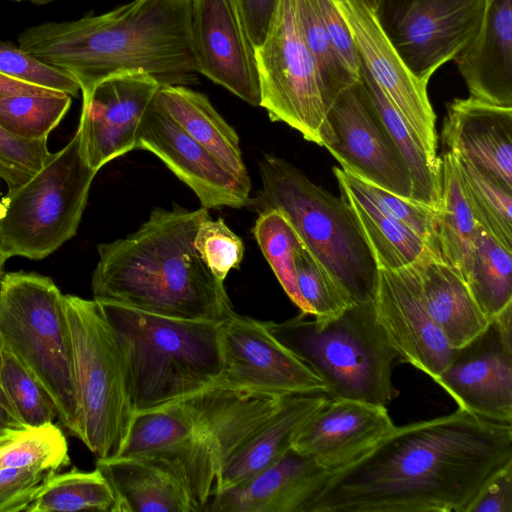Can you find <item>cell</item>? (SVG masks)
<instances>
[{
    "instance_id": "b9f144b4",
    "label": "cell",
    "mask_w": 512,
    "mask_h": 512,
    "mask_svg": "<svg viewBox=\"0 0 512 512\" xmlns=\"http://www.w3.org/2000/svg\"><path fill=\"white\" fill-rule=\"evenodd\" d=\"M0 72L72 97H77L81 92L78 82L67 73L43 63L20 46L1 40Z\"/></svg>"
},
{
    "instance_id": "7a4b0ae2",
    "label": "cell",
    "mask_w": 512,
    "mask_h": 512,
    "mask_svg": "<svg viewBox=\"0 0 512 512\" xmlns=\"http://www.w3.org/2000/svg\"><path fill=\"white\" fill-rule=\"evenodd\" d=\"M18 43L73 77L81 92L121 73H145L160 86L196 84L199 75L191 0H132L103 14L28 27Z\"/></svg>"
},
{
    "instance_id": "7c38bea8",
    "label": "cell",
    "mask_w": 512,
    "mask_h": 512,
    "mask_svg": "<svg viewBox=\"0 0 512 512\" xmlns=\"http://www.w3.org/2000/svg\"><path fill=\"white\" fill-rule=\"evenodd\" d=\"M487 0H378L375 17L398 55L428 84L476 35Z\"/></svg>"
},
{
    "instance_id": "ffe728a7",
    "label": "cell",
    "mask_w": 512,
    "mask_h": 512,
    "mask_svg": "<svg viewBox=\"0 0 512 512\" xmlns=\"http://www.w3.org/2000/svg\"><path fill=\"white\" fill-rule=\"evenodd\" d=\"M136 149L156 155L206 209L249 204L251 185L239 180L205 147L153 103L146 111Z\"/></svg>"
},
{
    "instance_id": "f35d334b",
    "label": "cell",
    "mask_w": 512,
    "mask_h": 512,
    "mask_svg": "<svg viewBox=\"0 0 512 512\" xmlns=\"http://www.w3.org/2000/svg\"><path fill=\"white\" fill-rule=\"evenodd\" d=\"M295 274L299 293L307 304L310 315L315 318L337 316L349 306L356 304L303 242L296 250Z\"/></svg>"
},
{
    "instance_id": "bcb514c9",
    "label": "cell",
    "mask_w": 512,
    "mask_h": 512,
    "mask_svg": "<svg viewBox=\"0 0 512 512\" xmlns=\"http://www.w3.org/2000/svg\"><path fill=\"white\" fill-rule=\"evenodd\" d=\"M466 512H512V461L484 482Z\"/></svg>"
},
{
    "instance_id": "44dd1931",
    "label": "cell",
    "mask_w": 512,
    "mask_h": 512,
    "mask_svg": "<svg viewBox=\"0 0 512 512\" xmlns=\"http://www.w3.org/2000/svg\"><path fill=\"white\" fill-rule=\"evenodd\" d=\"M394 427L385 406L330 399L300 429L292 448L333 472L365 455Z\"/></svg>"
},
{
    "instance_id": "52a82bcc",
    "label": "cell",
    "mask_w": 512,
    "mask_h": 512,
    "mask_svg": "<svg viewBox=\"0 0 512 512\" xmlns=\"http://www.w3.org/2000/svg\"><path fill=\"white\" fill-rule=\"evenodd\" d=\"M0 343L51 396L57 419L82 438L64 295L53 280L34 272H9L0 296Z\"/></svg>"
},
{
    "instance_id": "9a60e30c",
    "label": "cell",
    "mask_w": 512,
    "mask_h": 512,
    "mask_svg": "<svg viewBox=\"0 0 512 512\" xmlns=\"http://www.w3.org/2000/svg\"><path fill=\"white\" fill-rule=\"evenodd\" d=\"M223 371L217 383L280 397L325 393L321 379L278 342L264 321L233 313L220 323Z\"/></svg>"
},
{
    "instance_id": "f1b7e54d",
    "label": "cell",
    "mask_w": 512,
    "mask_h": 512,
    "mask_svg": "<svg viewBox=\"0 0 512 512\" xmlns=\"http://www.w3.org/2000/svg\"><path fill=\"white\" fill-rule=\"evenodd\" d=\"M333 173L378 269L397 270L416 263L425 255H433L419 234L378 209L351 183L342 168L333 167Z\"/></svg>"
},
{
    "instance_id": "30bf717a",
    "label": "cell",
    "mask_w": 512,
    "mask_h": 512,
    "mask_svg": "<svg viewBox=\"0 0 512 512\" xmlns=\"http://www.w3.org/2000/svg\"><path fill=\"white\" fill-rule=\"evenodd\" d=\"M98 171L85 161L79 133L41 169L0 200V235L7 259L41 260L77 233Z\"/></svg>"
},
{
    "instance_id": "db71d44e",
    "label": "cell",
    "mask_w": 512,
    "mask_h": 512,
    "mask_svg": "<svg viewBox=\"0 0 512 512\" xmlns=\"http://www.w3.org/2000/svg\"><path fill=\"white\" fill-rule=\"evenodd\" d=\"M4 274H5V272L3 274H0V296H1V291H2V284H3Z\"/></svg>"
},
{
    "instance_id": "681fc988",
    "label": "cell",
    "mask_w": 512,
    "mask_h": 512,
    "mask_svg": "<svg viewBox=\"0 0 512 512\" xmlns=\"http://www.w3.org/2000/svg\"><path fill=\"white\" fill-rule=\"evenodd\" d=\"M24 426L16 417L1 385H0V434L7 430Z\"/></svg>"
},
{
    "instance_id": "f907efd6",
    "label": "cell",
    "mask_w": 512,
    "mask_h": 512,
    "mask_svg": "<svg viewBox=\"0 0 512 512\" xmlns=\"http://www.w3.org/2000/svg\"><path fill=\"white\" fill-rule=\"evenodd\" d=\"M6 260H7V258L5 257V255L3 253L2 240H1V235H0V274L4 273L3 266H4V263Z\"/></svg>"
},
{
    "instance_id": "5bb4252c",
    "label": "cell",
    "mask_w": 512,
    "mask_h": 512,
    "mask_svg": "<svg viewBox=\"0 0 512 512\" xmlns=\"http://www.w3.org/2000/svg\"><path fill=\"white\" fill-rule=\"evenodd\" d=\"M477 417L512 424V304L455 354L435 380Z\"/></svg>"
},
{
    "instance_id": "60d3db41",
    "label": "cell",
    "mask_w": 512,
    "mask_h": 512,
    "mask_svg": "<svg viewBox=\"0 0 512 512\" xmlns=\"http://www.w3.org/2000/svg\"><path fill=\"white\" fill-rule=\"evenodd\" d=\"M194 246L210 272L224 281L232 269H238L244 255V244L222 218L210 215L199 224Z\"/></svg>"
},
{
    "instance_id": "1f68e13d",
    "label": "cell",
    "mask_w": 512,
    "mask_h": 512,
    "mask_svg": "<svg viewBox=\"0 0 512 512\" xmlns=\"http://www.w3.org/2000/svg\"><path fill=\"white\" fill-rule=\"evenodd\" d=\"M118 512L115 492L99 468L53 473L38 488L25 512Z\"/></svg>"
},
{
    "instance_id": "7402d4cb",
    "label": "cell",
    "mask_w": 512,
    "mask_h": 512,
    "mask_svg": "<svg viewBox=\"0 0 512 512\" xmlns=\"http://www.w3.org/2000/svg\"><path fill=\"white\" fill-rule=\"evenodd\" d=\"M331 473L291 448L247 481L213 494L204 511L304 512Z\"/></svg>"
},
{
    "instance_id": "83f0119b",
    "label": "cell",
    "mask_w": 512,
    "mask_h": 512,
    "mask_svg": "<svg viewBox=\"0 0 512 512\" xmlns=\"http://www.w3.org/2000/svg\"><path fill=\"white\" fill-rule=\"evenodd\" d=\"M154 105L205 147L239 180L251 185L239 137L206 95L184 85H166L159 88Z\"/></svg>"
},
{
    "instance_id": "ee69618b",
    "label": "cell",
    "mask_w": 512,
    "mask_h": 512,
    "mask_svg": "<svg viewBox=\"0 0 512 512\" xmlns=\"http://www.w3.org/2000/svg\"><path fill=\"white\" fill-rule=\"evenodd\" d=\"M53 473L42 469L0 470V512L25 511L39 486Z\"/></svg>"
},
{
    "instance_id": "3957f363",
    "label": "cell",
    "mask_w": 512,
    "mask_h": 512,
    "mask_svg": "<svg viewBox=\"0 0 512 512\" xmlns=\"http://www.w3.org/2000/svg\"><path fill=\"white\" fill-rule=\"evenodd\" d=\"M208 209L155 208L139 229L97 246L95 300L145 312L221 323L235 311L224 287L204 264L194 237Z\"/></svg>"
},
{
    "instance_id": "f5cc1de1",
    "label": "cell",
    "mask_w": 512,
    "mask_h": 512,
    "mask_svg": "<svg viewBox=\"0 0 512 512\" xmlns=\"http://www.w3.org/2000/svg\"><path fill=\"white\" fill-rule=\"evenodd\" d=\"M359 1H361L363 4H365L373 12L378 3V0H359Z\"/></svg>"
},
{
    "instance_id": "603a6c76",
    "label": "cell",
    "mask_w": 512,
    "mask_h": 512,
    "mask_svg": "<svg viewBox=\"0 0 512 512\" xmlns=\"http://www.w3.org/2000/svg\"><path fill=\"white\" fill-rule=\"evenodd\" d=\"M445 150L471 162L512 191V107L454 99L442 129Z\"/></svg>"
},
{
    "instance_id": "ab89813d",
    "label": "cell",
    "mask_w": 512,
    "mask_h": 512,
    "mask_svg": "<svg viewBox=\"0 0 512 512\" xmlns=\"http://www.w3.org/2000/svg\"><path fill=\"white\" fill-rule=\"evenodd\" d=\"M344 171L351 183L378 209L419 234L427 242L433 255L438 258L436 246L437 210L423 203L395 195L357 178L346 170Z\"/></svg>"
},
{
    "instance_id": "f546056e",
    "label": "cell",
    "mask_w": 512,
    "mask_h": 512,
    "mask_svg": "<svg viewBox=\"0 0 512 512\" xmlns=\"http://www.w3.org/2000/svg\"><path fill=\"white\" fill-rule=\"evenodd\" d=\"M441 197L436 216L438 258L465 277L480 225L465 195L456 154L442 157Z\"/></svg>"
},
{
    "instance_id": "277c9868",
    "label": "cell",
    "mask_w": 512,
    "mask_h": 512,
    "mask_svg": "<svg viewBox=\"0 0 512 512\" xmlns=\"http://www.w3.org/2000/svg\"><path fill=\"white\" fill-rule=\"evenodd\" d=\"M96 302L121 350L135 413L218 382L223 371L220 323Z\"/></svg>"
},
{
    "instance_id": "5b68a950",
    "label": "cell",
    "mask_w": 512,
    "mask_h": 512,
    "mask_svg": "<svg viewBox=\"0 0 512 512\" xmlns=\"http://www.w3.org/2000/svg\"><path fill=\"white\" fill-rule=\"evenodd\" d=\"M259 174L261 189L249 201L253 209L282 213L353 303L372 300L378 268L345 199L277 156H264Z\"/></svg>"
},
{
    "instance_id": "d4e9b609",
    "label": "cell",
    "mask_w": 512,
    "mask_h": 512,
    "mask_svg": "<svg viewBox=\"0 0 512 512\" xmlns=\"http://www.w3.org/2000/svg\"><path fill=\"white\" fill-rule=\"evenodd\" d=\"M325 393L284 397L272 416L221 466L215 493L233 488L286 454L300 429L329 401Z\"/></svg>"
},
{
    "instance_id": "2e32d148",
    "label": "cell",
    "mask_w": 512,
    "mask_h": 512,
    "mask_svg": "<svg viewBox=\"0 0 512 512\" xmlns=\"http://www.w3.org/2000/svg\"><path fill=\"white\" fill-rule=\"evenodd\" d=\"M150 75L115 74L82 93L77 132L87 164L96 171L136 149L144 115L160 88Z\"/></svg>"
},
{
    "instance_id": "8fae6325",
    "label": "cell",
    "mask_w": 512,
    "mask_h": 512,
    "mask_svg": "<svg viewBox=\"0 0 512 512\" xmlns=\"http://www.w3.org/2000/svg\"><path fill=\"white\" fill-rule=\"evenodd\" d=\"M260 104L271 121L283 122L322 146L334 99L305 40L294 0H279L264 41L255 47Z\"/></svg>"
},
{
    "instance_id": "74e56055",
    "label": "cell",
    "mask_w": 512,
    "mask_h": 512,
    "mask_svg": "<svg viewBox=\"0 0 512 512\" xmlns=\"http://www.w3.org/2000/svg\"><path fill=\"white\" fill-rule=\"evenodd\" d=\"M0 385L20 423L28 427L54 423L55 404L38 379L0 343Z\"/></svg>"
},
{
    "instance_id": "8992f818",
    "label": "cell",
    "mask_w": 512,
    "mask_h": 512,
    "mask_svg": "<svg viewBox=\"0 0 512 512\" xmlns=\"http://www.w3.org/2000/svg\"><path fill=\"white\" fill-rule=\"evenodd\" d=\"M306 316L300 313L264 324L321 379L329 399L386 407L399 395L392 381L398 356L376 321L372 300L353 304L331 318L308 320Z\"/></svg>"
},
{
    "instance_id": "484cf974",
    "label": "cell",
    "mask_w": 512,
    "mask_h": 512,
    "mask_svg": "<svg viewBox=\"0 0 512 512\" xmlns=\"http://www.w3.org/2000/svg\"><path fill=\"white\" fill-rule=\"evenodd\" d=\"M118 512H197L183 482L162 462L144 456L97 458Z\"/></svg>"
},
{
    "instance_id": "4fadbf2b",
    "label": "cell",
    "mask_w": 512,
    "mask_h": 512,
    "mask_svg": "<svg viewBox=\"0 0 512 512\" xmlns=\"http://www.w3.org/2000/svg\"><path fill=\"white\" fill-rule=\"evenodd\" d=\"M322 146L357 178L411 199L409 170L361 78L343 89L331 105Z\"/></svg>"
},
{
    "instance_id": "816d5d0a",
    "label": "cell",
    "mask_w": 512,
    "mask_h": 512,
    "mask_svg": "<svg viewBox=\"0 0 512 512\" xmlns=\"http://www.w3.org/2000/svg\"><path fill=\"white\" fill-rule=\"evenodd\" d=\"M10 1L30 2V3L37 4V5H43V4H47V3H50V2L56 1V0H10Z\"/></svg>"
},
{
    "instance_id": "e575fe53",
    "label": "cell",
    "mask_w": 512,
    "mask_h": 512,
    "mask_svg": "<svg viewBox=\"0 0 512 512\" xmlns=\"http://www.w3.org/2000/svg\"><path fill=\"white\" fill-rule=\"evenodd\" d=\"M72 96L60 91L15 95L0 100V127L26 141L48 138L68 112Z\"/></svg>"
},
{
    "instance_id": "d6986e66",
    "label": "cell",
    "mask_w": 512,
    "mask_h": 512,
    "mask_svg": "<svg viewBox=\"0 0 512 512\" xmlns=\"http://www.w3.org/2000/svg\"><path fill=\"white\" fill-rule=\"evenodd\" d=\"M191 34L199 74L259 106L255 47L238 0H191Z\"/></svg>"
},
{
    "instance_id": "6da1fadb",
    "label": "cell",
    "mask_w": 512,
    "mask_h": 512,
    "mask_svg": "<svg viewBox=\"0 0 512 512\" xmlns=\"http://www.w3.org/2000/svg\"><path fill=\"white\" fill-rule=\"evenodd\" d=\"M512 461V425L460 408L395 426L331 473L304 512H466L484 482Z\"/></svg>"
},
{
    "instance_id": "7dc6e473",
    "label": "cell",
    "mask_w": 512,
    "mask_h": 512,
    "mask_svg": "<svg viewBox=\"0 0 512 512\" xmlns=\"http://www.w3.org/2000/svg\"><path fill=\"white\" fill-rule=\"evenodd\" d=\"M279 0H238L243 21L254 47L265 39Z\"/></svg>"
},
{
    "instance_id": "cb8c5ba5",
    "label": "cell",
    "mask_w": 512,
    "mask_h": 512,
    "mask_svg": "<svg viewBox=\"0 0 512 512\" xmlns=\"http://www.w3.org/2000/svg\"><path fill=\"white\" fill-rule=\"evenodd\" d=\"M454 61L469 97L512 107V0H487L479 30Z\"/></svg>"
},
{
    "instance_id": "4316f807",
    "label": "cell",
    "mask_w": 512,
    "mask_h": 512,
    "mask_svg": "<svg viewBox=\"0 0 512 512\" xmlns=\"http://www.w3.org/2000/svg\"><path fill=\"white\" fill-rule=\"evenodd\" d=\"M424 306L449 345L457 349L489 323L464 278L432 254L414 263Z\"/></svg>"
},
{
    "instance_id": "9c48e42d",
    "label": "cell",
    "mask_w": 512,
    "mask_h": 512,
    "mask_svg": "<svg viewBox=\"0 0 512 512\" xmlns=\"http://www.w3.org/2000/svg\"><path fill=\"white\" fill-rule=\"evenodd\" d=\"M283 398L220 383L210 385L180 398L187 438L145 457L164 463L183 482L197 512L204 511L223 463L272 416Z\"/></svg>"
},
{
    "instance_id": "e0dca14e",
    "label": "cell",
    "mask_w": 512,
    "mask_h": 512,
    "mask_svg": "<svg viewBox=\"0 0 512 512\" xmlns=\"http://www.w3.org/2000/svg\"><path fill=\"white\" fill-rule=\"evenodd\" d=\"M355 43L361 67L373 78L434 161L438 136L427 83L408 69L381 29L375 14L359 0H332Z\"/></svg>"
},
{
    "instance_id": "c3c4849f",
    "label": "cell",
    "mask_w": 512,
    "mask_h": 512,
    "mask_svg": "<svg viewBox=\"0 0 512 512\" xmlns=\"http://www.w3.org/2000/svg\"><path fill=\"white\" fill-rule=\"evenodd\" d=\"M49 91L53 90L22 81L0 72V100L15 95L45 93Z\"/></svg>"
},
{
    "instance_id": "7bdbcfd3",
    "label": "cell",
    "mask_w": 512,
    "mask_h": 512,
    "mask_svg": "<svg viewBox=\"0 0 512 512\" xmlns=\"http://www.w3.org/2000/svg\"><path fill=\"white\" fill-rule=\"evenodd\" d=\"M50 155L47 139L26 141L0 127V181L12 191L36 174Z\"/></svg>"
},
{
    "instance_id": "ac0fdd59",
    "label": "cell",
    "mask_w": 512,
    "mask_h": 512,
    "mask_svg": "<svg viewBox=\"0 0 512 512\" xmlns=\"http://www.w3.org/2000/svg\"><path fill=\"white\" fill-rule=\"evenodd\" d=\"M372 301L376 321L398 359L435 381L456 349L424 306L414 264L397 270L378 269Z\"/></svg>"
},
{
    "instance_id": "836d02e7",
    "label": "cell",
    "mask_w": 512,
    "mask_h": 512,
    "mask_svg": "<svg viewBox=\"0 0 512 512\" xmlns=\"http://www.w3.org/2000/svg\"><path fill=\"white\" fill-rule=\"evenodd\" d=\"M68 443L55 423L21 426L0 434V470L42 469L57 472L69 464Z\"/></svg>"
},
{
    "instance_id": "f6af8a7d",
    "label": "cell",
    "mask_w": 512,
    "mask_h": 512,
    "mask_svg": "<svg viewBox=\"0 0 512 512\" xmlns=\"http://www.w3.org/2000/svg\"><path fill=\"white\" fill-rule=\"evenodd\" d=\"M325 28L335 55L354 80L360 79L361 63L350 30L332 0H319Z\"/></svg>"
},
{
    "instance_id": "8d00e7d4",
    "label": "cell",
    "mask_w": 512,
    "mask_h": 512,
    "mask_svg": "<svg viewBox=\"0 0 512 512\" xmlns=\"http://www.w3.org/2000/svg\"><path fill=\"white\" fill-rule=\"evenodd\" d=\"M254 237L276 278L301 313L310 315L301 297L295 274V254L302 242L288 219L276 210L258 213Z\"/></svg>"
},
{
    "instance_id": "4dcf8cb0",
    "label": "cell",
    "mask_w": 512,
    "mask_h": 512,
    "mask_svg": "<svg viewBox=\"0 0 512 512\" xmlns=\"http://www.w3.org/2000/svg\"><path fill=\"white\" fill-rule=\"evenodd\" d=\"M360 78L409 170L411 199L438 209L441 197L442 160L434 161L373 78L361 67Z\"/></svg>"
},
{
    "instance_id": "ba28073f",
    "label": "cell",
    "mask_w": 512,
    "mask_h": 512,
    "mask_svg": "<svg viewBox=\"0 0 512 512\" xmlns=\"http://www.w3.org/2000/svg\"><path fill=\"white\" fill-rule=\"evenodd\" d=\"M81 441L97 458L118 456L134 417L124 359L96 300L64 295Z\"/></svg>"
},
{
    "instance_id": "d590c367",
    "label": "cell",
    "mask_w": 512,
    "mask_h": 512,
    "mask_svg": "<svg viewBox=\"0 0 512 512\" xmlns=\"http://www.w3.org/2000/svg\"><path fill=\"white\" fill-rule=\"evenodd\" d=\"M456 157L462 186L476 221L512 250V191L471 162L457 154Z\"/></svg>"
},
{
    "instance_id": "d6a6232c",
    "label": "cell",
    "mask_w": 512,
    "mask_h": 512,
    "mask_svg": "<svg viewBox=\"0 0 512 512\" xmlns=\"http://www.w3.org/2000/svg\"><path fill=\"white\" fill-rule=\"evenodd\" d=\"M464 280L489 321L512 304V250L482 226Z\"/></svg>"
}]
</instances>
